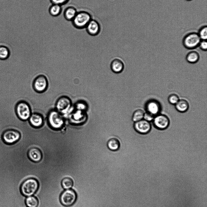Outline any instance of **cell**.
<instances>
[{
    "mask_svg": "<svg viewBox=\"0 0 207 207\" xmlns=\"http://www.w3.org/2000/svg\"><path fill=\"white\" fill-rule=\"evenodd\" d=\"M134 127L139 133L142 134H146L150 131L151 126L149 121L142 119L135 122Z\"/></svg>",
    "mask_w": 207,
    "mask_h": 207,
    "instance_id": "8fae6325",
    "label": "cell"
},
{
    "mask_svg": "<svg viewBox=\"0 0 207 207\" xmlns=\"http://www.w3.org/2000/svg\"><path fill=\"white\" fill-rule=\"evenodd\" d=\"M73 184L74 182L73 180L69 177L63 178L61 182V186L64 190L72 188L73 186Z\"/></svg>",
    "mask_w": 207,
    "mask_h": 207,
    "instance_id": "ffe728a7",
    "label": "cell"
},
{
    "mask_svg": "<svg viewBox=\"0 0 207 207\" xmlns=\"http://www.w3.org/2000/svg\"><path fill=\"white\" fill-rule=\"evenodd\" d=\"M75 107L77 110L83 111L86 109L87 106L85 102L82 101H79L76 104Z\"/></svg>",
    "mask_w": 207,
    "mask_h": 207,
    "instance_id": "f1b7e54d",
    "label": "cell"
},
{
    "mask_svg": "<svg viewBox=\"0 0 207 207\" xmlns=\"http://www.w3.org/2000/svg\"><path fill=\"white\" fill-rule=\"evenodd\" d=\"M147 112L153 116L157 115L161 109V106L157 100H151L148 101L145 105Z\"/></svg>",
    "mask_w": 207,
    "mask_h": 207,
    "instance_id": "7c38bea8",
    "label": "cell"
},
{
    "mask_svg": "<svg viewBox=\"0 0 207 207\" xmlns=\"http://www.w3.org/2000/svg\"><path fill=\"white\" fill-rule=\"evenodd\" d=\"M154 117V116L153 115L147 112H146L144 114L143 118H144V119L150 122L153 120Z\"/></svg>",
    "mask_w": 207,
    "mask_h": 207,
    "instance_id": "1f68e13d",
    "label": "cell"
},
{
    "mask_svg": "<svg viewBox=\"0 0 207 207\" xmlns=\"http://www.w3.org/2000/svg\"><path fill=\"white\" fill-rule=\"evenodd\" d=\"M85 28L87 33L92 36L97 35L100 31L99 23L96 21L92 19L88 24Z\"/></svg>",
    "mask_w": 207,
    "mask_h": 207,
    "instance_id": "4fadbf2b",
    "label": "cell"
},
{
    "mask_svg": "<svg viewBox=\"0 0 207 207\" xmlns=\"http://www.w3.org/2000/svg\"><path fill=\"white\" fill-rule=\"evenodd\" d=\"M48 121L51 127L56 130L62 128L64 124L63 116L57 110H52L49 113L48 117Z\"/></svg>",
    "mask_w": 207,
    "mask_h": 207,
    "instance_id": "5b68a950",
    "label": "cell"
},
{
    "mask_svg": "<svg viewBox=\"0 0 207 207\" xmlns=\"http://www.w3.org/2000/svg\"><path fill=\"white\" fill-rule=\"evenodd\" d=\"M201 40L198 33L192 32L184 36L182 43L185 47L188 49H192L198 46Z\"/></svg>",
    "mask_w": 207,
    "mask_h": 207,
    "instance_id": "52a82bcc",
    "label": "cell"
},
{
    "mask_svg": "<svg viewBox=\"0 0 207 207\" xmlns=\"http://www.w3.org/2000/svg\"><path fill=\"white\" fill-rule=\"evenodd\" d=\"M48 82L46 77L44 75L38 76L34 80L32 84L34 90L38 93L45 92L48 87Z\"/></svg>",
    "mask_w": 207,
    "mask_h": 207,
    "instance_id": "ba28073f",
    "label": "cell"
},
{
    "mask_svg": "<svg viewBox=\"0 0 207 207\" xmlns=\"http://www.w3.org/2000/svg\"><path fill=\"white\" fill-rule=\"evenodd\" d=\"M2 139L6 144H14L18 141L21 137V134L18 130L13 129H6L2 134Z\"/></svg>",
    "mask_w": 207,
    "mask_h": 207,
    "instance_id": "8992f818",
    "label": "cell"
},
{
    "mask_svg": "<svg viewBox=\"0 0 207 207\" xmlns=\"http://www.w3.org/2000/svg\"><path fill=\"white\" fill-rule=\"evenodd\" d=\"M199 56L198 52L192 51L189 53L186 56V59L189 63H196L199 59Z\"/></svg>",
    "mask_w": 207,
    "mask_h": 207,
    "instance_id": "44dd1931",
    "label": "cell"
},
{
    "mask_svg": "<svg viewBox=\"0 0 207 207\" xmlns=\"http://www.w3.org/2000/svg\"><path fill=\"white\" fill-rule=\"evenodd\" d=\"M111 68L114 73H121L123 70L124 65L120 59H114L111 64Z\"/></svg>",
    "mask_w": 207,
    "mask_h": 207,
    "instance_id": "2e32d148",
    "label": "cell"
},
{
    "mask_svg": "<svg viewBox=\"0 0 207 207\" xmlns=\"http://www.w3.org/2000/svg\"><path fill=\"white\" fill-rule=\"evenodd\" d=\"M201 49L206 51L207 49V42L206 40H201L199 46Z\"/></svg>",
    "mask_w": 207,
    "mask_h": 207,
    "instance_id": "4dcf8cb0",
    "label": "cell"
},
{
    "mask_svg": "<svg viewBox=\"0 0 207 207\" xmlns=\"http://www.w3.org/2000/svg\"><path fill=\"white\" fill-rule=\"evenodd\" d=\"M15 112L19 119L22 121L29 119L31 115V109L29 104L21 100L18 102L15 107Z\"/></svg>",
    "mask_w": 207,
    "mask_h": 207,
    "instance_id": "3957f363",
    "label": "cell"
},
{
    "mask_svg": "<svg viewBox=\"0 0 207 207\" xmlns=\"http://www.w3.org/2000/svg\"><path fill=\"white\" fill-rule=\"evenodd\" d=\"M153 123L155 126L160 130H164L169 126V120L168 117L163 114L157 115L154 117Z\"/></svg>",
    "mask_w": 207,
    "mask_h": 207,
    "instance_id": "30bf717a",
    "label": "cell"
},
{
    "mask_svg": "<svg viewBox=\"0 0 207 207\" xmlns=\"http://www.w3.org/2000/svg\"><path fill=\"white\" fill-rule=\"evenodd\" d=\"M178 96L176 94H172L170 95L168 98L169 102L172 104L175 105L179 100Z\"/></svg>",
    "mask_w": 207,
    "mask_h": 207,
    "instance_id": "83f0119b",
    "label": "cell"
},
{
    "mask_svg": "<svg viewBox=\"0 0 207 207\" xmlns=\"http://www.w3.org/2000/svg\"><path fill=\"white\" fill-rule=\"evenodd\" d=\"M78 12L74 7L69 6L67 7L64 11V16L66 19L72 20L74 19Z\"/></svg>",
    "mask_w": 207,
    "mask_h": 207,
    "instance_id": "e0dca14e",
    "label": "cell"
},
{
    "mask_svg": "<svg viewBox=\"0 0 207 207\" xmlns=\"http://www.w3.org/2000/svg\"><path fill=\"white\" fill-rule=\"evenodd\" d=\"M176 110L180 112H184L186 111L189 107V104L185 100L182 99L179 100L175 104Z\"/></svg>",
    "mask_w": 207,
    "mask_h": 207,
    "instance_id": "ac0fdd59",
    "label": "cell"
},
{
    "mask_svg": "<svg viewBox=\"0 0 207 207\" xmlns=\"http://www.w3.org/2000/svg\"><path fill=\"white\" fill-rule=\"evenodd\" d=\"M28 156L32 161L38 162L42 158V154L41 151L38 148H32L29 149L28 152Z\"/></svg>",
    "mask_w": 207,
    "mask_h": 207,
    "instance_id": "5bb4252c",
    "label": "cell"
},
{
    "mask_svg": "<svg viewBox=\"0 0 207 207\" xmlns=\"http://www.w3.org/2000/svg\"><path fill=\"white\" fill-rule=\"evenodd\" d=\"M72 101L67 96H64L60 97L55 104L57 110L62 113H65L71 107Z\"/></svg>",
    "mask_w": 207,
    "mask_h": 207,
    "instance_id": "9c48e42d",
    "label": "cell"
},
{
    "mask_svg": "<svg viewBox=\"0 0 207 207\" xmlns=\"http://www.w3.org/2000/svg\"><path fill=\"white\" fill-rule=\"evenodd\" d=\"M77 194L72 189L64 190L60 194L59 200L63 206L68 207L72 206L76 202Z\"/></svg>",
    "mask_w": 207,
    "mask_h": 207,
    "instance_id": "7a4b0ae2",
    "label": "cell"
},
{
    "mask_svg": "<svg viewBox=\"0 0 207 207\" xmlns=\"http://www.w3.org/2000/svg\"><path fill=\"white\" fill-rule=\"evenodd\" d=\"M39 187L38 181L34 178H29L24 180L20 187V192L25 197L33 195Z\"/></svg>",
    "mask_w": 207,
    "mask_h": 207,
    "instance_id": "6da1fadb",
    "label": "cell"
},
{
    "mask_svg": "<svg viewBox=\"0 0 207 207\" xmlns=\"http://www.w3.org/2000/svg\"><path fill=\"white\" fill-rule=\"evenodd\" d=\"M62 10L61 5L52 4L49 9L50 14L53 16H57L61 13Z\"/></svg>",
    "mask_w": 207,
    "mask_h": 207,
    "instance_id": "7402d4cb",
    "label": "cell"
},
{
    "mask_svg": "<svg viewBox=\"0 0 207 207\" xmlns=\"http://www.w3.org/2000/svg\"><path fill=\"white\" fill-rule=\"evenodd\" d=\"M201 40H206L207 39V27L205 25L199 29L198 33Z\"/></svg>",
    "mask_w": 207,
    "mask_h": 207,
    "instance_id": "484cf974",
    "label": "cell"
},
{
    "mask_svg": "<svg viewBox=\"0 0 207 207\" xmlns=\"http://www.w3.org/2000/svg\"><path fill=\"white\" fill-rule=\"evenodd\" d=\"M107 146L110 150L113 151H116L119 147L120 143L117 139L112 138L108 141Z\"/></svg>",
    "mask_w": 207,
    "mask_h": 207,
    "instance_id": "603a6c76",
    "label": "cell"
},
{
    "mask_svg": "<svg viewBox=\"0 0 207 207\" xmlns=\"http://www.w3.org/2000/svg\"><path fill=\"white\" fill-rule=\"evenodd\" d=\"M83 111L77 110L76 112L74 113L72 115V119L74 121H79L80 119H82L83 117L84 116V114L83 113Z\"/></svg>",
    "mask_w": 207,
    "mask_h": 207,
    "instance_id": "4316f807",
    "label": "cell"
},
{
    "mask_svg": "<svg viewBox=\"0 0 207 207\" xmlns=\"http://www.w3.org/2000/svg\"><path fill=\"white\" fill-rule=\"evenodd\" d=\"M92 19L91 16L89 13L82 11L77 12L72 21L76 28L82 29L85 28Z\"/></svg>",
    "mask_w": 207,
    "mask_h": 207,
    "instance_id": "277c9868",
    "label": "cell"
},
{
    "mask_svg": "<svg viewBox=\"0 0 207 207\" xmlns=\"http://www.w3.org/2000/svg\"><path fill=\"white\" fill-rule=\"evenodd\" d=\"M10 52L8 49L6 47L0 46V59H5L8 58Z\"/></svg>",
    "mask_w": 207,
    "mask_h": 207,
    "instance_id": "cb8c5ba5",
    "label": "cell"
},
{
    "mask_svg": "<svg viewBox=\"0 0 207 207\" xmlns=\"http://www.w3.org/2000/svg\"><path fill=\"white\" fill-rule=\"evenodd\" d=\"M144 112L141 109L136 110L134 113L132 120L134 122H137L143 119L144 117Z\"/></svg>",
    "mask_w": 207,
    "mask_h": 207,
    "instance_id": "d4e9b609",
    "label": "cell"
},
{
    "mask_svg": "<svg viewBox=\"0 0 207 207\" xmlns=\"http://www.w3.org/2000/svg\"><path fill=\"white\" fill-rule=\"evenodd\" d=\"M25 203L27 207H38L39 201L36 197L32 195L25 198Z\"/></svg>",
    "mask_w": 207,
    "mask_h": 207,
    "instance_id": "d6986e66",
    "label": "cell"
},
{
    "mask_svg": "<svg viewBox=\"0 0 207 207\" xmlns=\"http://www.w3.org/2000/svg\"><path fill=\"white\" fill-rule=\"evenodd\" d=\"M29 120L30 124L35 127H41L43 123L42 117L41 115L37 113H34L31 115Z\"/></svg>",
    "mask_w": 207,
    "mask_h": 207,
    "instance_id": "9a60e30c",
    "label": "cell"
},
{
    "mask_svg": "<svg viewBox=\"0 0 207 207\" xmlns=\"http://www.w3.org/2000/svg\"><path fill=\"white\" fill-rule=\"evenodd\" d=\"M52 4L62 5L67 3L69 0H50Z\"/></svg>",
    "mask_w": 207,
    "mask_h": 207,
    "instance_id": "f546056e",
    "label": "cell"
},
{
    "mask_svg": "<svg viewBox=\"0 0 207 207\" xmlns=\"http://www.w3.org/2000/svg\"><path fill=\"white\" fill-rule=\"evenodd\" d=\"M186 0V1H192V0Z\"/></svg>",
    "mask_w": 207,
    "mask_h": 207,
    "instance_id": "d6a6232c",
    "label": "cell"
}]
</instances>
